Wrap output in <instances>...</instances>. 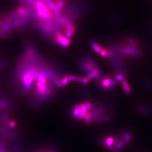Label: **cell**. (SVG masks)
<instances>
[{
    "instance_id": "obj_3",
    "label": "cell",
    "mask_w": 152,
    "mask_h": 152,
    "mask_svg": "<svg viewBox=\"0 0 152 152\" xmlns=\"http://www.w3.org/2000/svg\"><path fill=\"white\" fill-rule=\"evenodd\" d=\"M117 48V51L118 50L121 54L125 56L139 57L141 53L138 49H134L130 47H122Z\"/></svg>"
},
{
    "instance_id": "obj_9",
    "label": "cell",
    "mask_w": 152,
    "mask_h": 152,
    "mask_svg": "<svg viewBox=\"0 0 152 152\" xmlns=\"http://www.w3.org/2000/svg\"><path fill=\"white\" fill-rule=\"evenodd\" d=\"M124 141L125 144L129 143L131 140V134L129 132L126 131L123 134Z\"/></svg>"
},
{
    "instance_id": "obj_12",
    "label": "cell",
    "mask_w": 152,
    "mask_h": 152,
    "mask_svg": "<svg viewBox=\"0 0 152 152\" xmlns=\"http://www.w3.org/2000/svg\"><path fill=\"white\" fill-rule=\"evenodd\" d=\"M66 77L67 78L69 82V81H71V82L77 81V78H78L77 76H73V75H67V76H66Z\"/></svg>"
},
{
    "instance_id": "obj_7",
    "label": "cell",
    "mask_w": 152,
    "mask_h": 152,
    "mask_svg": "<svg viewBox=\"0 0 152 152\" xmlns=\"http://www.w3.org/2000/svg\"><path fill=\"white\" fill-rule=\"evenodd\" d=\"M90 45L93 49L97 53H100L102 49L101 47L94 41H91L90 42Z\"/></svg>"
},
{
    "instance_id": "obj_5",
    "label": "cell",
    "mask_w": 152,
    "mask_h": 152,
    "mask_svg": "<svg viewBox=\"0 0 152 152\" xmlns=\"http://www.w3.org/2000/svg\"><path fill=\"white\" fill-rule=\"evenodd\" d=\"M81 113V112L80 104H76L74 106H73L71 111V115L73 117L76 118V117H77Z\"/></svg>"
},
{
    "instance_id": "obj_15",
    "label": "cell",
    "mask_w": 152,
    "mask_h": 152,
    "mask_svg": "<svg viewBox=\"0 0 152 152\" xmlns=\"http://www.w3.org/2000/svg\"><path fill=\"white\" fill-rule=\"evenodd\" d=\"M100 54L101 56L103 57H106V55H107V50H106V49L102 48V50L101 51V52L100 53Z\"/></svg>"
},
{
    "instance_id": "obj_13",
    "label": "cell",
    "mask_w": 152,
    "mask_h": 152,
    "mask_svg": "<svg viewBox=\"0 0 152 152\" xmlns=\"http://www.w3.org/2000/svg\"><path fill=\"white\" fill-rule=\"evenodd\" d=\"M0 152H7L4 143L2 140H0Z\"/></svg>"
},
{
    "instance_id": "obj_10",
    "label": "cell",
    "mask_w": 152,
    "mask_h": 152,
    "mask_svg": "<svg viewBox=\"0 0 152 152\" xmlns=\"http://www.w3.org/2000/svg\"><path fill=\"white\" fill-rule=\"evenodd\" d=\"M128 42L129 43V45L130 46V47L134 48V49H137V46L136 42L134 41V40L131 38H129L128 40Z\"/></svg>"
},
{
    "instance_id": "obj_1",
    "label": "cell",
    "mask_w": 152,
    "mask_h": 152,
    "mask_svg": "<svg viewBox=\"0 0 152 152\" xmlns=\"http://www.w3.org/2000/svg\"><path fill=\"white\" fill-rule=\"evenodd\" d=\"M96 84L102 91L108 92L115 88L117 82L110 77L102 74L99 78L95 79Z\"/></svg>"
},
{
    "instance_id": "obj_2",
    "label": "cell",
    "mask_w": 152,
    "mask_h": 152,
    "mask_svg": "<svg viewBox=\"0 0 152 152\" xmlns=\"http://www.w3.org/2000/svg\"><path fill=\"white\" fill-rule=\"evenodd\" d=\"M78 65L80 70L86 75L99 67L94 59L89 55L82 58L79 61Z\"/></svg>"
},
{
    "instance_id": "obj_16",
    "label": "cell",
    "mask_w": 152,
    "mask_h": 152,
    "mask_svg": "<svg viewBox=\"0 0 152 152\" xmlns=\"http://www.w3.org/2000/svg\"><path fill=\"white\" fill-rule=\"evenodd\" d=\"M9 126L10 127H12V128H14V127H15L16 125V123L14 122V121H11L9 123Z\"/></svg>"
},
{
    "instance_id": "obj_6",
    "label": "cell",
    "mask_w": 152,
    "mask_h": 152,
    "mask_svg": "<svg viewBox=\"0 0 152 152\" xmlns=\"http://www.w3.org/2000/svg\"><path fill=\"white\" fill-rule=\"evenodd\" d=\"M122 83L123 88L124 92H125L127 94L131 93L132 92L131 89L130 87L128 82L125 80H124L122 82Z\"/></svg>"
},
{
    "instance_id": "obj_4",
    "label": "cell",
    "mask_w": 152,
    "mask_h": 152,
    "mask_svg": "<svg viewBox=\"0 0 152 152\" xmlns=\"http://www.w3.org/2000/svg\"><path fill=\"white\" fill-rule=\"evenodd\" d=\"M102 74L100 68L98 67L92 71L91 73L89 74L88 75H86L85 78L88 80L89 81L92 80V79H96L98 78H99L100 76Z\"/></svg>"
},
{
    "instance_id": "obj_17",
    "label": "cell",
    "mask_w": 152,
    "mask_h": 152,
    "mask_svg": "<svg viewBox=\"0 0 152 152\" xmlns=\"http://www.w3.org/2000/svg\"><path fill=\"white\" fill-rule=\"evenodd\" d=\"M81 92L83 93V94L84 95H87L88 94V90H85V89H82V90H81Z\"/></svg>"
},
{
    "instance_id": "obj_14",
    "label": "cell",
    "mask_w": 152,
    "mask_h": 152,
    "mask_svg": "<svg viewBox=\"0 0 152 152\" xmlns=\"http://www.w3.org/2000/svg\"><path fill=\"white\" fill-rule=\"evenodd\" d=\"M61 82V83H62V84H63V86L68 84V83H69V81L67 79V78L66 77V76H65L64 77H63L62 79Z\"/></svg>"
},
{
    "instance_id": "obj_11",
    "label": "cell",
    "mask_w": 152,
    "mask_h": 152,
    "mask_svg": "<svg viewBox=\"0 0 152 152\" xmlns=\"http://www.w3.org/2000/svg\"><path fill=\"white\" fill-rule=\"evenodd\" d=\"M77 81L81 83H83L84 84H88L89 82V81L87 80L85 78H83L82 77H78Z\"/></svg>"
},
{
    "instance_id": "obj_8",
    "label": "cell",
    "mask_w": 152,
    "mask_h": 152,
    "mask_svg": "<svg viewBox=\"0 0 152 152\" xmlns=\"http://www.w3.org/2000/svg\"><path fill=\"white\" fill-rule=\"evenodd\" d=\"M125 75L118 73H116L114 75V80L117 83H118L119 82H123L125 79Z\"/></svg>"
}]
</instances>
